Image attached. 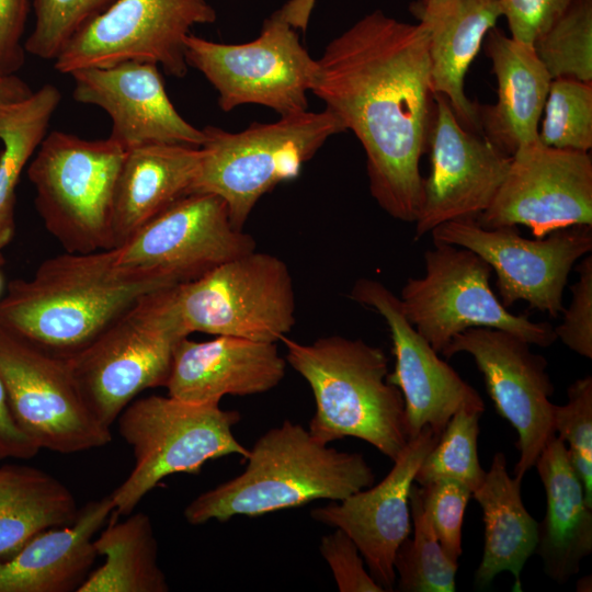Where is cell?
Wrapping results in <instances>:
<instances>
[{
  "instance_id": "5",
  "label": "cell",
  "mask_w": 592,
  "mask_h": 592,
  "mask_svg": "<svg viewBox=\"0 0 592 592\" xmlns=\"http://www.w3.org/2000/svg\"><path fill=\"white\" fill-rule=\"evenodd\" d=\"M202 129L205 141L190 194L219 196L238 230H243L264 194L281 182L297 178L303 164L330 136L345 130L328 109L281 116L274 123H253L239 133L210 125Z\"/></svg>"
},
{
  "instance_id": "36",
  "label": "cell",
  "mask_w": 592,
  "mask_h": 592,
  "mask_svg": "<svg viewBox=\"0 0 592 592\" xmlns=\"http://www.w3.org/2000/svg\"><path fill=\"white\" fill-rule=\"evenodd\" d=\"M117 0H32L35 23L24 42L29 54L55 60L68 43Z\"/></svg>"
},
{
  "instance_id": "22",
  "label": "cell",
  "mask_w": 592,
  "mask_h": 592,
  "mask_svg": "<svg viewBox=\"0 0 592 592\" xmlns=\"http://www.w3.org/2000/svg\"><path fill=\"white\" fill-rule=\"evenodd\" d=\"M286 360L276 343L231 335L208 341L182 338L174 346L164 387L192 403L219 405L224 396L269 391L285 376Z\"/></svg>"
},
{
  "instance_id": "1",
  "label": "cell",
  "mask_w": 592,
  "mask_h": 592,
  "mask_svg": "<svg viewBox=\"0 0 592 592\" xmlns=\"http://www.w3.org/2000/svg\"><path fill=\"white\" fill-rule=\"evenodd\" d=\"M310 92L360 140L378 205L415 223L435 109L424 24L366 14L326 46Z\"/></svg>"
},
{
  "instance_id": "30",
  "label": "cell",
  "mask_w": 592,
  "mask_h": 592,
  "mask_svg": "<svg viewBox=\"0 0 592 592\" xmlns=\"http://www.w3.org/2000/svg\"><path fill=\"white\" fill-rule=\"evenodd\" d=\"M93 545L104 562L92 570L78 592H167L158 563V542L149 516L138 512L113 520Z\"/></svg>"
},
{
  "instance_id": "14",
  "label": "cell",
  "mask_w": 592,
  "mask_h": 592,
  "mask_svg": "<svg viewBox=\"0 0 592 592\" xmlns=\"http://www.w3.org/2000/svg\"><path fill=\"white\" fill-rule=\"evenodd\" d=\"M216 18L206 0H117L68 43L54 68L69 75L137 60L182 78L189 68L184 43L191 29L214 23Z\"/></svg>"
},
{
  "instance_id": "45",
  "label": "cell",
  "mask_w": 592,
  "mask_h": 592,
  "mask_svg": "<svg viewBox=\"0 0 592 592\" xmlns=\"http://www.w3.org/2000/svg\"><path fill=\"white\" fill-rule=\"evenodd\" d=\"M33 91L15 75L0 76V110L29 96Z\"/></svg>"
},
{
  "instance_id": "39",
  "label": "cell",
  "mask_w": 592,
  "mask_h": 592,
  "mask_svg": "<svg viewBox=\"0 0 592 592\" xmlns=\"http://www.w3.org/2000/svg\"><path fill=\"white\" fill-rule=\"evenodd\" d=\"M579 278L572 284V299L562 322L554 328L556 338L571 351L592 358V257L578 265Z\"/></svg>"
},
{
  "instance_id": "12",
  "label": "cell",
  "mask_w": 592,
  "mask_h": 592,
  "mask_svg": "<svg viewBox=\"0 0 592 592\" xmlns=\"http://www.w3.org/2000/svg\"><path fill=\"white\" fill-rule=\"evenodd\" d=\"M0 380L18 425L41 449L73 454L112 441L86 406L68 360L1 323Z\"/></svg>"
},
{
  "instance_id": "7",
  "label": "cell",
  "mask_w": 592,
  "mask_h": 592,
  "mask_svg": "<svg viewBox=\"0 0 592 592\" xmlns=\"http://www.w3.org/2000/svg\"><path fill=\"white\" fill-rule=\"evenodd\" d=\"M237 410L186 402L171 396L134 399L118 415L117 429L132 447L134 467L110 494L115 515L130 514L159 482L174 474L197 475L206 462L249 449L232 433Z\"/></svg>"
},
{
  "instance_id": "18",
  "label": "cell",
  "mask_w": 592,
  "mask_h": 592,
  "mask_svg": "<svg viewBox=\"0 0 592 592\" xmlns=\"http://www.w3.org/2000/svg\"><path fill=\"white\" fill-rule=\"evenodd\" d=\"M435 109L428 138L431 172L415 220V239L439 225L477 219L491 204L511 163L482 135L464 127L446 99L434 93Z\"/></svg>"
},
{
  "instance_id": "40",
  "label": "cell",
  "mask_w": 592,
  "mask_h": 592,
  "mask_svg": "<svg viewBox=\"0 0 592 592\" xmlns=\"http://www.w3.org/2000/svg\"><path fill=\"white\" fill-rule=\"evenodd\" d=\"M319 549L340 592H385L366 571L357 546L343 531L335 528L322 536Z\"/></svg>"
},
{
  "instance_id": "46",
  "label": "cell",
  "mask_w": 592,
  "mask_h": 592,
  "mask_svg": "<svg viewBox=\"0 0 592 592\" xmlns=\"http://www.w3.org/2000/svg\"><path fill=\"white\" fill-rule=\"evenodd\" d=\"M453 1L455 0H418L411 4L421 9L430 10L446 5Z\"/></svg>"
},
{
  "instance_id": "32",
  "label": "cell",
  "mask_w": 592,
  "mask_h": 592,
  "mask_svg": "<svg viewBox=\"0 0 592 592\" xmlns=\"http://www.w3.org/2000/svg\"><path fill=\"white\" fill-rule=\"evenodd\" d=\"M413 537L398 547L394 568L400 592H454L458 565L442 548L424 512L420 487L412 485L409 493Z\"/></svg>"
},
{
  "instance_id": "27",
  "label": "cell",
  "mask_w": 592,
  "mask_h": 592,
  "mask_svg": "<svg viewBox=\"0 0 592 592\" xmlns=\"http://www.w3.org/2000/svg\"><path fill=\"white\" fill-rule=\"evenodd\" d=\"M201 158V147L183 145L152 144L126 150L114 195L116 247L175 201L190 194Z\"/></svg>"
},
{
  "instance_id": "8",
  "label": "cell",
  "mask_w": 592,
  "mask_h": 592,
  "mask_svg": "<svg viewBox=\"0 0 592 592\" xmlns=\"http://www.w3.org/2000/svg\"><path fill=\"white\" fill-rule=\"evenodd\" d=\"M163 294L174 325L186 337L202 332L276 343L296 322L286 263L255 250Z\"/></svg>"
},
{
  "instance_id": "33",
  "label": "cell",
  "mask_w": 592,
  "mask_h": 592,
  "mask_svg": "<svg viewBox=\"0 0 592 592\" xmlns=\"http://www.w3.org/2000/svg\"><path fill=\"white\" fill-rule=\"evenodd\" d=\"M532 46L551 79L592 83V0H572Z\"/></svg>"
},
{
  "instance_id": "6",
  "label": "cell",
  "mask_w": 592,
  "mask_h": 592,
  "mask_svg": "<svg viewBox=\"0 0 592 592\" xmlns=\"http://www.w3.org/2000/svg\"><path fill=\"white\" fill-rule=\"evenodd\" d=\"M126 149L111 138L89 140L47 133L29 162L35 206L49 234L67 252L116 247L113 206Z\"/></svg>"
},
{
  "instance_id": "9",
  "label": "cell",
  "mask_w": 592,
  "mask_h": 592,
  "mask_svg": "<svg viewBox=\"0 0 592 592\" xmlns=\"http://www.w3.org/2000/svg\"><path fill=\"white\" fill-rule=\"evenodd\" d=\"M163 288L139 298L84 349L68 357L77 388L105 428L144 390L164 386L175 344Z\"/></svg>"
},
{
  "instance_id": "28",
  "label": "cell",
  "mask_w": 592,
  "mask_h": 592,
  "mask_svg": "<svg viewBox=\"0 0 592 592\" xmlns=\"http://www.w3.org/2000/svg\"><path fill=\"white\" fill-rule=\"evenodd\" d=\"M521 482L509 475L506 458L498 452L482 483L471 493L482 510L485 524L482 558L475 573L479 588L509 571L514 577V591H521V572L538 539V522L523 504Z\"/></svg>"
},
{
  "instance_id": "24",
  "label": "cell",
  "mask_w": 592,
  "mask_h": 592,
  "mask_svg": "<svg viewBox=\"0 0 592 592\" xmlns=\"http://www.w3.org/2000/svg\"><path fill=\"white\" fill-rule=\"evenodd\" d=\"M113 511L109 494L87 502L71 524L35 535L0 561V592H78L98 556L94 536Z\"/></svg>"
},
{
  "instance_id": "47",
  "label": "cell",
  "mask_w": 592,
  "mask_h": 592,
  "mask_svg": "<svg viewBox=\"0 0 592 592\" xmlns=\"http://www.w3.org/2000/svg\"><path fill=\"white\" fill-rule=\"evenodd\" d=\"M2 287H3V280H2V275L0 273V294H1Z\"/></svg>"
},
{
  "instance_id": "21",
  "label": "cell",
  "mask_w": 592,
  "mask_h": 592,
  "mask_svg": "<svg viewBox=\"0 0 592 592\" xmlns=\"http://www.w3.org/2000/svg\"><path fill=\"white\" fill-rule=\"evenodd\" d=\"M75 101L102 109L112 121L109 138L128 150L152 144L201 147L203 129L186 122L168 96L159 67L126 60L69 73Z\"/></svg>"
},
{
  "instance_id": "25",
  "label": "cell",
  "mask_w": 592,
  "mask_h": 592,
  "mask_svg": "<svg viewBox=\"0 0 592 592\" xmlns=\"http://www.w3.org/2000/svg\"><path fill=\"white\" fill-rule=\"evenodd\" d=\"M535 466L546 494V513L538 523L535 553L544 572L558 584L568 582L592 553V508L574 470L566 443L557 435L539 454Z\"/></svg>"
},
{
  "instance_id": "35",
  "label": "cell",
  "mask_w": 592,
  "mask_h": 592,
  "mask_svg": "<svg viewBox=\"0 0 592 592\" xmlns=\"http://www.w3.org/2000/svg\"><path fill=\"white\" fill-rule=\"evenodd\" d=\"M538 139L557 148L589 152L592 148V83L572 78L550 82Z\"/></svg>"
},
{
  "instance_id": "48",
  "label": "cell",
  "mask_w": 592,
  "mask_h": 592,
  "mask_svg": "<svg viewBox=\"0 0 592 592\" xmlns=\"http://www.w3.org/2000/svg\"><path fill=\"white\" fill-rule=\"evenodd\" d=\"M3 263H4V258H3V255H2V253H1V251H0V266H1Z\"/></svg>"
},
{
  "instance_id": "20",
  "label": "cell",
  "mask_w": 592,
  "mask_h": 592,
  "mask_svg": "<svg viewBox=\"0 0 592 592\" xmlns=\"http://www.w3.org/2000/svg\"><path fill=\"white\" fill-rule=\"evenodd\" d=\"M439 437L424 426L408 440L380 482L310 511L315 521L343 531L355 543L385 591L395 588V555L411 532L409 493L415 474Z\"/></svg>"
},
{
  "instance_id": "17",
  "label": "cell",
  "mask_w": 592,
  "mask_h": 592,
  "mask_svg": "<svg viewBox=\"0 0 592 592\" xmlns=\"http://www.w3.org/2000/svg\"><path fill=\"white\" fill-rule=\"evenodd\" d=\"M476 220L489 229L523 225L536 238L592 225L591 156L548 147L538 138L520 147L491 204Z\"/></svg>"
},
{
  "instance_id": "42",
  "label": "cell",
  "mask_w": 592,
  "mask_h": 592,
  "mask_svg": "<svg viewBox=\"0 0 592 592\" xmlns=\"http://www.w3.org/2000/svg\"><path fill=\"white\" fill-rule=\"evenodd\" d=\"M30 0H0V76L15 75L24 64L22 36Z\"/></svg>"
},
{
  "instance_id": "38",
  "label": "cell",
  "mask_w": 592,
  "mask_h": 592,
  "mask_svg": "<svg viewBox=\"0 0 592 592\" xmlns=\"http://www.w3.org/2000/svg\"><path fill=\"white\" fill-rule=\"evenodd\" d=\"M424 512L444 549L453 560L458 561L462 549V526L471 491L453 479H437L420 486Z\"/></svg>"
},
{
  "instance_id": "23",
  "label": "cell",
  "mask_w": 592,
  "mask_h": 592,
  "mask_svg": "<svg viewBox=\"0 0 592 592\" xmlns=\"http://www.w3.org/2000/svg\"><path fill=\"white\" fill-rule=\"evenodd\" d=\"M497 79V102H476L480 134L508 156L538 138L551 77L534 48L491 29L483 39Z\"/></svg>"
},
{
  "instance_id": "19",
  "label": "cell",
  "mask_w": 592,
  "mask_h": 592,
  "mask_svg": "<svg viewBox=\"0 0 592 592\" xmlns=\"http://www.w3.org/2000/svg\"><path fill=\"white\" fill-rule=\"evenodd\" d=\"M350 298L376 310L389 328L396 364L387 380L403 397L408 440L417 436L424 426L440 435L462 408L485 411L479 392L439 357V353L406 318L399 297L384 284L360 278Z\"/></svg>"
},
{
  "instance_id": "41",
  "label": "cell",
  "mask_w": 592,
  "mask_h": 592,
  "mask_svg": "<svg viewBox=\"0 0 592 592\" xmlns=\"http://www.w3.org/2000/svg\"><path fill=\"white\" fill-rule=\"evenodd\" d=\"M511 37L532 45L572 0H496Z\"/></svg>"
},
{
  "instance_id": "4",
  "label": "cell",
  "mask_w": 592,
  "mask_h": 592,
  "mask_svg": "<svg viewBox=\"0 0 592 592\" xmlns=\"http://www.w3.org/2000/svg\"><path fill=\"white\" fill-rule=\"evenodd\" d=\"M286 362L309 385L315 413L308 431L329 444L344 437L363 440L394 460L408 442L405 401L387 380L388 357L361 339L341 335L312 343L281 339Z\"/></svg>"
},
{
  "instance_id": "26",
  "label": "cell",
  "mask_w": 592,
  "mask_h": 592,
  "mask_svg": "<svg viewBox=\"0 0 592 592\" xmlns=\"http://www.w3.org/2000/svg\"><path fill=\"white\" fill-rule=\"evenodd\" d=\"M411 13L428 31L431 82L459 123L478 134L476 102L465 93V77L501 10L496 0H455L435 9L410 4ZM481 135V134H480Z\"/></svg>"
},
{
  "instance_id": "34",
  "label": "cell",
  "mask_w": 592,
  "mask_h": 592,
  "mask_svg": "<svg viewBox=\"0 0 592 592\" xmlns=\"http://www.w3.org/2000/svg\"><path fill=\"white\" fill-rule=\"evenodd\" d=\"M482 413L462 408L451 418L421 463L414 482L425 486L437 479H453L465 485L471 493L479 488L486 475L477 448Z\"/></svg>"
},
{
  "instance_id": "16",
  "label": "cell",
  "mask_w": 592,
  "mask_h": 592,
  "mask_svg": "<svg viewBox=\"0 0 592 592\" xmlns=\"http://www.w3.org/2000/svg\"><path fill=\"white\" fill-rule=\"evenodd\" d=\"M531 345L504 330L475 327L456 334L441 352L447 358L462 352L473 356L497 412L516 431L520 458L513 474L519 481L557 435L547 361Z\"/></svg>"
},
{
  "instance_id": "11",
  "label": "cell",
  "mask_w": 592,
  "mask_h": 592,
  "mask_svg": "<svg viewBox=\"0 0 592 592\" xmlns=\"http://www.w3.org/2000/svg\"><path fill=\"white\" fill-rule=\"evenodd\" d=\"M187 66L198 70L218 92L224 112L259 104L280 116L308 110L317 59L301 45L297 30L275 11L260 35L243 44H223L189 34Z\"/></svg>"
},
{
  "instance_id": "37",
  "label": "cell",
  "mask_w": 592,
  "mask_h": 592,
  "mask_svg": "<svg viewBox=\"0 0 592 592\" xmlns=\"http://www.w3.org/2000/svg\"><path fill=\"white\" fill-rule=\"evenodd\" d=\"M567 396L565 405H555L554 428L558 437L568 443L570 462L592 508V377L577 379L568 387Z\"/></svg>"
},
{
  "instance_id": "13",
  "label": "cell",
  "mask_w": 592,
  "mask_h": 592,
  "mask_svg": "<svg viewBox=\"0 0 592 592\" xmlns=\"http://www.w3.org/2000/svg\"><path fill=\"white\" fill-rule=\"evenodd\" d=\"M434 242L467 248L496 272L504 307L517 300L556 318L563 311V291L574 263L592 250V225H574L546 237L527 239L517 226L485 228L476 219L443 223Z\"/></svg>"
},
{
  "instance_id": "29",
  "label": "cell",
  "mask_w": 592,
  "mask_h": 592,
  "mask_svg": "<svg viewBox=\"0 0 592 592\" xmlns=\"http://www.w3.org/2000/svg\"><path fill=\"white\" fill-rule=\"evenodd\" d=\"M79 510L70 489L50 474L20 464L0 466V561L38 533L71 524Z\"/></svg>"
},
{
  "instance_id": "44",
  "label": "cell",
  "mask_w": 592,
  "mask_h": 592,
  "mask_svg": "<svg viewBox=\"0 0 592 592\" xmlns=\"http://www.w3.org/2000/svg\"><path fill=\"white\" fill-rule=\"evenodd\" d=\"M316 0H288L280 12L296 30L306 31Z\"/></svg>"
},
{
  "instance_id": "31",
  "label": "cell",
  "mask_w": 592,
  "mask_h": 592,
  "mask_svg": "<svg viewBox=\"0 0 592 592\" xmlns=\"http://www.w3.org/2000/svg\"><path fill=\"white\" fill-rule=\"evenodd\" d=\"M61 100L52 83L0 110V251L14 229L15 191L21 173L47 134Z\"/></svg>"
},
{
  "instance_id": "2",
  "label": "cell",
  "mask_w": 592,
  "mask_h": 592,
  "mask_svg": "<svg viewBox=\"0 0 592 592\" xmlns=\"http://www.w3.org/2000/svg\"><path fill=\"white\" fill-rule=\"evenodd\" d=\"M170 286L155 274L117 264L114 248L66 251L43 261L32 278L9 283L0 323L68 358L139 298Z\"/></svg>"
},
{
  "instance_id": "43",
  "label": "cell",
  "mask_w": 592,
  "mask_h": 592,
  "mask_svg": "<svg viewBox=\"0 0 592 592\" xmlns=\"http://www.w3.org/2000/svg\"><path fill=\"white\" fill-rule=\"evenodd\" d=\"M41 448L18 425L0 380V460L31 459Z\"/></svg>"
},
{
  "instance_id": "15",
  "label": "cell",
  "mask_w": 592,
  "mask_h": 592,
  "mask_svg": "<svg viewBox=\"0 0 592 592\" xmlns=\"http://www.w3.org/2000/svg\"><path fill=\"white\" fill-rule=\"evenodd\" d=\"M114 249L121 266L151 273L177 285L254 251L255 241L231 225L228 207L219 196L191 193Z\"/></svg>"
},
{
  "instance_id": "3",
  "label": "cell",
  "mask_w": 592,
  "mask_h": 592,
  "mask_svg": "<svg viewBox=\"0 0 592 592\" xmlns=\"http://www.w3.org/2000/svg\"><path fill=\"white\" fill-rule=\"evenodd\" d=\"M244 459L241 474L186 505L189 524L255 517L321 499L341 501L375 481L362 454L328 447L291 420L261 435Z\"/></svg>"
},
{
  "instance_id": "10",
  "label": "cell",
  "mask_w": 592,
  "mask_h": 592,
  "mask_svg": "<svg viewBox=\"0 0 592 592\" xmlns=\"http://www.w3.org/2000/svg\"><path fill=\"white\" fill-rule=\"evenodd\" d=\"M424 263V276L409 278L399 299L406 318L437 353L475 327L504 330L540 348L557 340L549 322H534L502 305L490 287V265L474 251L434 242Z\"/></svg>"
}]
</instances>
